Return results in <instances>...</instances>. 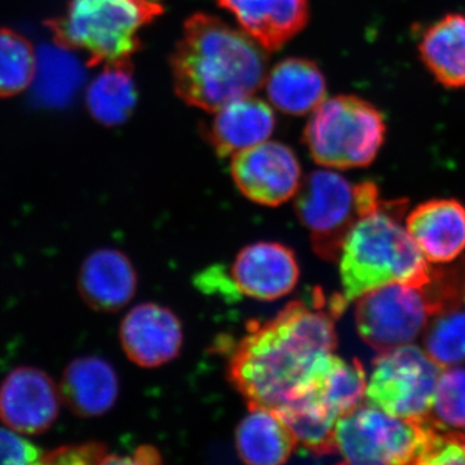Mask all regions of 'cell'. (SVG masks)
<instances>
[{
  "label": "cell",
  "instance_id": "1",
  "mask_svg": "<svg viewBox=\"0 0 465 465\" xmlns=\"http://www.w3.org/2000/svg\"><path fill=\"white\" fill-rule=\"evenodd\" d=\"M322 293L289 302L268 322L250 330L229 361V381L249 405L278 410L298 396L323 358L336 348L335 318L348 302Z\"/></svg>",
  "mask_w": 465,
  "mask_h": 465
},
{
  "label": "cell",
  "instance_id": "2",
  "mask_svg": "<svg viewBox=\"0 0 465 465\" xmlns=\"http://www.w3.org/2000/svg\"><path fill=\"white\" fill-rule=\"evenodd\" d=\"M265 48L219 18L194 15L173 57L176 94L189 105L216 112L264 84Z\"/></svg>",
  "mask_w": 465,
  "mask_h": 465
},
{
  "label": "cell",
  "instance_id": "3",
  "mask_svg": "<svg viewBox=\"0 0 465 465\" xmlns=\"http://www.w3.org/2000/svg\"><path fill=\"white\" fill-rule=\"evenodd\" d=\"M406 207L405 200L382 201L349 232L338 260L345 302L387 284L420 287L430 280V262L402 224Z\"/></svg>",
  "mask_w": 465,
  "mask_h": 465
},
{
  "label": "cell",
  "instance_id": "4",
  "mask_svg": "<svg viewBox=\"0 0 465 465\" xmlns=\"http://www.w3.org/2000/svg\"><path fill=\"white\" fill-rule=\"evenodd\" d=\"M161 14L153 0H70L52 29L57 42L84 52L88 65H106L130 60L139 50V33Z\"/></svg>",
  "mask_w": 465,
  "mask_h": 465
},
{
  "label": "cell",
  "instance_id": "5",
  "mask_svg": "<svg viewBox=\"0 0 465 465\" xmlns=\"http://www.w3.org/2000/svg\"><path fill=\"white\" fill-rule=\"evenodd\" d=\"M387 124L369 101L353 96L324 99L312 112L304 142L318 164L333 170L367 167L384 145Z\"/></svg>",
  "mask_w": 465,
  "mask_h": 465
},
{
  "label": "cell",
  "instance_id": "6",
  "mask_svg": "<svg viewBox=\"0 0 465 465\" xmlns=\"http://www.w3.org/2000/svg\"><path fill=\"white\" fill-rule=\"evenodd\" d=\"M295 197L296 213L311 232L314 252L329 262H338L349 232L382 202L374 183H353L332 170L308 174Z\"/></svg>",
  "mask_w": 465,
  "mask_h": 465
},
{
  "label": "cell",
  "instance_id": "7",
  "mask_svg": "<svg viewBox=\"0 0 465 465\" xmlns=\"http://www.w3.org/2000/svg\"><path fill=\"white\" fill-rule=\"evenodd\" d=\"M440 371L414 344L381 351L367 381L365 402L396 418H425L432 412Z\"/></svg>",
  "mask_w": 465,
  "mask_h": 465
},
{
  "label": "cell",
  "instance_id": "8",
  "mask_svg": "<svg viewBox=\"0 0 465 465\" xmlns=\"http://www.w3.org/2000/svg\"><path fill=\"white\" fill-rule=\"evenodd\" d=\"M419 440L418 419L396 418L366 402L336 421V452L349 464H415Z\"/></svg>",
  "mask_w": 465,
  "mask_h": 465
},
{
  "label": "cell",
  "instance_id": "9",
  "mask_svg": "<svg viewBox=\"0 0 465 465\" xmlns=\"http://www.w3.org/2000/svg\"><path fill=\"white\" fill-rule=\"evenodd\" d=\"M356 326L361 339L379 353L412 344L432 317L420 287L391 283L357 299Z\"/></svg>",
  "mask_w": 465,
  "mask_h": 465
},
{
  "label": "cell",
  "instance_id": "10",
  "mask_svg": "<svg viewBox=\"0 0 465 465\" xmlns=\"http://www.w3.org/2000/svg\"><path fill=\"white\" fill-rule=\"evenodd\" d=\"M232 174L244 197L269 207L280 206L295 197L302 182L295 153L273 142L234 154Z\"/></svg>",
  "mask_w": 465,
  "mask_h": 465
},
{
  "label": "cell",
  "instance_id": "11",
  "mask_svg": "<svg viewBox=\"0 0 465 465\" xmlns=\"http://www.w3.org/2000/svg\"><path fill=\"white\" fill-rule=\"evenodd\" d=\"M60 388L35 367H17L0 387V419L17 433L39 434L56 421Z\"/></svg>",
  "mask_w": 465,
  "mask_h": 465
},
{
  "label": "cell",
  "instance_id": "12",
  "mask_svg": "<svg viewBox=\"0 0 465 465\" xmlns=\"http://www.w3.org/2000/svg\"><path fill=\"white\" fill-rule=\"evenodd\" d=\"M231 275L238 292L251 299L273 302L295 289L300 268L289 247L277 242H258L238 253Z\"/></svg>",
  "mask_w": 465,
  "mask_h": 465
},
{
  "label": "cell",
  "instance_id": "13",
  "mask_svg": "<svg viewBox=\"0 0 465 465\" xmlns=\"http://www.w3.org/2000/svg\"><path fill=\"white\" fill-rule=\"evenodd\" d=\"M121 344L136 365L153 369L166 365L183 347V326L171 309L143 302L128 312L121 324Z\"/></svg>",
  "mask_w": 465,
  "mask_h": 465
},
{
  "label": "cell",
  "instance_id": "14",
  "mask_svg": "<svg viewBox=\"0 0 465 465\" xmlns=\"http://www.w3.org/2000/svg\"><path fill=\"white\" fill-rule=\"evenodd\" d=\"M406 229L430 264L457 260L465 250V206L457 200H430L406 217Z\"/></svg>",
  "mask_w": 465,
  "mask_h": 465
},
{
  "label": "cell",
  "instance_id": "15",
  "mask_svg": "<svg viewBox=\"0 0 465 465\" xmlns=\"http://www.w3.org/2000/svg\"><path fill=\"white\" fill-rule=\"evenodd\" d=\"M137 274L122 251L100 249L85 258L78 275V290L85 304L104 313L121 311L133 300Z\"/></svg>",
  "mask_w": 465,
  "mask_h": 465
},
{
  "label": "cell",
  "instance_id": "16",
  "mask_svg": "<svg viewBox=\"0 0 465 465\" xmlns=\"http://www.w3.org/2000/svg\"><path fill=\"white\" fill-rule=\"evenodd\" d=\"M244 33L265 50H277L308 23V0H219Z\"/></svg>",
  "mask_w": 465,
  "mask_h": 465
},
{
  "label": "cell",
  "instance_id": "17",
  "mask_svg": "<svg viewBox=\"0 0 465 465\" xmlns=\"http://www.w3.org/2000/svg\"><path fill=\"white\" fill-rule=\"evenodd\" d=\"M210 128V142L222 157L268 142L273 134V110L256 97H241L219 110Z\"/></svg>",
  "mask_w": 465,
  "mask_h": 465
},
{
  "label": "cell",
  "instance_id": "18",
  "mask_svg": "<svg viewBox=\"0 0 465 465\" xmlns=\"http://www.w3.org/2000/svg\"><path fill=\"white\" fill-rule=\"evenodd\" d=\"M60 393L74 414L82 418L104 415L118 399V375L103 358H76L64 371Z\"/></svg>",
  "mask_w": 465,
  "mask_h": 465
},
{
  "label": "cell",
  "instance_id": "19",
  "mask_svg": "<svg viewBox=\"0 0 465 465\" xmlns=\"http://www.w3.org/2000/svg\"><path fill=\"white\" fill-rule=\"evenodd\" d=\"M298 440L280 414L269 407L249 405V414L242 419L235 432L238 457L246 464L286 463Z\"/></svg>",
  "mask_w": 465,
  "mask_h": 465
},
{
  "label": "cell",
  "instance_id": "20",
  "mask_svg": "<svg viewBox=\"0 0 465 465\" xmlns=\"http://www.w3.org/2000/svg\"><path fill=\"white\" fill-rule=\"evenodd\" d=\"M366 387L367 376L360 361H345L331 353L321 361L295 399L309 397L339 420L365 402Z\"/></svg>",
  "mask_w": 465,
  "mask_h": 465
},
{
  "label": "cell",
  "instance_id": "21",
  "mask_svg": "<svg viewBox=\"0 0 465 465\" xmlns=\"http://www.w3.org/2000/svg\"><path fill=\"white\" fill-rule=\"evenodd\" d=\"M85 81L84 64L73 48L63 43H47L35 52L32 81L33 99L47 108L69 105Z\"/></svg>",
  "mask_w": 465,
  "mask_h": 465
},
{
  "label": "cell",
  "instance_id": "22",
  "mask_svg": "<svg viewBox=\"0 0 465 465\" xmlns=\"http://www.w3.org/2000/svg\"><path fill=\"white\" fill-rule=\"evenodd\" d=\"M272 105L284 114L304 115L326 99V81L316 64L304 58H287L265 78Z\"/></svg>",
  "mask_w": 465,
  "mask_h": 465
},
{
  "label": "cell",
  "instance_id": "23",
  "mask_svg": "<svg viewBox=\"0 0 465 465\" xmlns=\"http://www.w3.org/2000/svg\"><path fill=\"white\" fill-rule=\"evenodd\" d=\"M419 54L443 87L465 88V15H446L428 27Z\"/></svg>",
  "mask_w": 465,
  "mask_h": 465
},
{
  "label": "cell",
  "instance_id": "24",
  "mask_svg": "<svg viewBox=\"0 0 465 465\" xmlns=\"http://www.w3.org/2000/svg\"><path fill=\"white\" fill-rule=\"evenodd\" d=\"M137 92L130 60L106 64L87 90V106L100 124L118 125L133 114Z\"/></svg>",
  "mask_w": 465,
  "mask_h": 465
},
{
  "label": "cell",
  "instance_id": "25",
  "mask_svg": "<svg viewBox=\"0 0 465 465\" xmlns=\"http://www.w3.org/2000/svg\"><path fill=\"white\" fill-rule=\"evenodd\" d=\"M423 349L440 369L465 362V311L455 308L430 317L423 331Z\"/></svg>",
  "mask_w": 465,
  "mask_h": 465
},
{
  "label": "cell",
  "instance_id": "26",
  "mask_svg": "<svg viewBox=\"0 0 465 465\" xmlns=\"http://www.w3.org/2000/svg\"><path fill=\"white\" fill-rule=\"evenodd\" d=\"M35 52L20 34L0 29V97L15 96L32 84Z\"/></svg>",
  "mask_w": 465,
  "mask_h": 465
},
{
  "label": "cell",
  "instance_id": "27",
  "mask_svg": "<svg viewBox=\"0 0 465 465\" xmlns=\"http://www.w3.org/2000/svg\"><path fill=\"white\" fill-rule=\"evenodd\" d=\"M420 428L415 464H465V434L440 424L432 415L418 419Z\"/></svg>",
  "mask_w": 465,
  "mask_h": 465
},
{
  "label": "cell",
  "instance_id": "28",
  "mask_svg": "<svg viewBox=\"0 0 465 465\" xmlns=\"http://www.w3.org/2000/svg\"><path fill=\"white\" fill-rule=\"evenodd\" d=\"M430 415L452 430L465 428V367L440 371Z\"/></svg>",
  "mask_w": 465,
  "mask_h": 465
},
{
  "label": "cell",
  "instance_id": "29",
  "mask_svg": "<svg viewBox=\"0 0 465 465\" xmlns=\"http://www.w3.org/2000/svg\"><path fill=\"white\" fill-rule=\"evenodd\" d=\"M45 454L16 430L0 428V464H42Z\"/></svg>",
  "mask_w": 465,
  "mask_h": 465
},
{
  "label": "cell",
  "instance_id": "30",
  "mask_svg": "<svg viewBox=\"0 0 465 465\" xmlns=\"http://www.w3.org/2000/svg\"><path fill=\"white\" fill-rule=\"evenodd\" d=\"M108 455V449L104 443L88 442L45 452L42 464H104Z\"/></svg>",
  "mask_w": 465,
  "mask_h": 465
},
{
  "label": "cell",
  "instance_id": "31",
  "mask_svg": "<svg viewBox=\"0 0 465 465\" xmlns=\"http://www.w3.org/2000/svg\"><path fill=\"white\" fill-rule=\"evenodd\" d=\"M153 2H157V0H153Z\"/></svg>",
  "mask_w": 465,
  "mask_h": 465
},
{
  "label": "cell",
  "instance_id": "32",
  "mask_svg": "<svg viewBox=\"0 0 465 465\" xmlns=\"http://www.w3.org/2000/svg\"><path fill=\"white\" fill-rule=\"evenodd\" d=\"M464 300H465V296H464Z\"/></svg>",
  "mask_w": 465,
  "mask_h": 465
},
{
  "label": "cell",
  "instance_id": "33",
  "mask_svg": "<svg viewBox=\"0 0 465 465\" xmlns=\"http://www.w3.org/2000/svg\"><path fill=\"white\" fill-rule=\"evenodd\" d=\"M465 434V433H464Z\"/></svg>",
  "mask_w": 465,
  "mask_h": 465
}]
</instances>
